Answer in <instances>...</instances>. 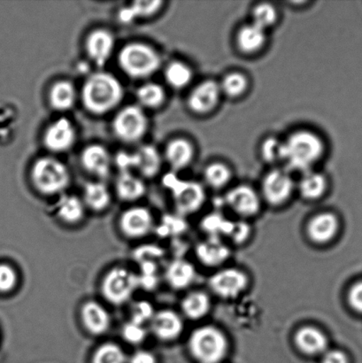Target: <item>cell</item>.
<instances>
[{"label":"cell","mask_w":362,"mask_h":363,"mask_svg":"<svg viewBox=\"0 0 362 363\" xmlns=\"http://www.w3.org/2000/svg\"><path fill=\"white\" fill-rule=\"evenodd\" d=\"M124 96L123 84L113 74H92L84 82L81 99L84 108L95 116L106 115L118 106Z\"/></svg>","instance_id":"cell-1"},{"label":"cell","mask_w":362,"mask_h":363,"mask_svg":"<svg viewBox=\"0 0 362 363\" xmlns=\"http://www.w3.org/2000/svg\"><path fill=\"white\" fill-rule=\"evenodd\" d=\"M324 144L310 131H298L283 142L282 161L290 169L307 172L321 158Z\"/></svg>","instance_id":"cell-2"},{"label":"cell","mask_w":362,"mask_h":363,"mask_svg":"<svg viewBox=\"0 0 362 363\" xmlns=\"http://www.w3.org/2000/svg\"><path fill=\"white\" fill-rule=\"evenodd\" d=\"M188 350L197 363H222L229 354V340L221 330L205 325L191 333Z\"/></svg>","instance_id":"cell-3"},{"label":"cell","mask_w":362,"mask_h":363,"mask_svg":"<svg viewBox=\"0 0 362 363\" xmlns=\"http://www.w3.org/2000/svg\"><path fill=\"white\" fill-rule=\"evenodd\" d=\"M118 63L128 77L132 79H145L157 72L162 65V59L151 45L132 42L120 50Z\"/></svg>","instance_id":"cell-4"},{"label":"cell","mask_w":362,"mask_h":363,"mask_svg":"<svg viewBox=\"0 0 362 363\" xmlns=\"http://www.w3.org/2000/svg\"><path fill=\"white\" fill-rule=\"evenodd\" d=\"M30 180L39 194L53 196L66 190L70 184L69 169L59 160L39 158L30 170Z\"/></svg>","instance_id":"cell-5"},{"label":"cell","mask_w":362,"mask_h":363,"mask_svg":"<svg viewBox=\"0 0 362 363\" xmlns=\"http://www.w3.org/2000/svg\"><path fill=\"white\" fill-rule=\"evenodd\" d=\"M140 288L137 274L123 267H115L106 274L101 283V294L106 301L115 306L126 304Z\"/></svg>","instance_id":"cell-6"},{"label":"cell","mask_w":362,"mask_h":363,"mask_svg":"<svg viewBox=\"0 0 362 363\" xmlns=\"http://www.w3.org/2000/svg\"><path fill=\"white\" fill-rule=\"evenodd\" d=\"M113 134L127 144L140 141L147 134L149 122L141 106L130 105L120 110L112 124Z\"/></svg>","instance_id":"cell-7"},{"label":"cell","mask_w":362,"mask_h":363,"mask_svg":"<svg viewBox=\"0 0 362 363\" xmlns=\"http://www.w3.org/2000/svg\"><path fill=\"white\" fill-rule=\"evenodd\" d=\"M164 184L171 190L174 204L179 215L194 213L204 204V188L196 182L181 181L169 175L165 177Z\"/></svg>","instance_id":"cell-8"},{"label":"cell","mask_w":362,"mask_h":363,"mask_svg":"<svg viewBox=\"0 0 362 363\" xmlns=\"http://www.w3.org/2000/svg\"><path fill=\"white\" fill-rule=\"evenodd\" d=\"M115 164L120 172L137 170L145 177H154L162 169V160L159 151L152 145H145L132 154L120 152L115 157Z\"/></svg>","instance_id":"cell-9"},{"label":"cell","mask_w":362,"mask_h":363,"mask_svg":"<svg viewBox=\"0 0 362 363\" xmlns=\"http://www.w3.org/2000/svg\"><path fill=\"white\" fill-rule=\"evenodd\" d=\"M248 286L249 279L247 274L235 268L219 270L209 279V287L213 293L225 300L239 297Z\"/></svg>","instance_id":"cell-10"},{"label":"cell","mask_w":362,"mask_h":363,"mask_svg":"<svg viewBox=\"0 0 362 363\" xmlns=\"http://www.w3.org/2000/svg\"><path fill=\"white\" fill-rule=\"evenodd\" d=\"M119 227L124 236L131 240H138L147 236L154 230V220L148 208L132 206L120 215Z\"/></svg>","instance_id":"cell-11"},{"label":"cell","mask_w":362,"mask_h":363,"mask_svg":"<svg viewBox=\"0 0 362 363\" xmlns=\"http://www.w3.org/2000/svg\"><path fill=\"white\" fill-rule=\"evenodd\" d=\"M76 141L77 130L72 123L64 117L49 125L43 137V143L46 149L56 154L70 150Z\"/></svg>","instance_id":"cell-12"},{"label":"cell","mask_w":362,"mask_h":363,"mask_svg":"<svg viewBox=\"0 0 362 363\" xmlns=\"http://www.w3.org/2000/svg\"><path fill=\"white\" fill-rule=\"evenodd\" d=\"M149 325L152 335L163 342H172L179 339L184 328L183 318L170 309L156 311Z\"/></svg>","instance_id":"cell-13"},{"label":"cell","mask_w":362,"mask_h":363,"mask_svg":"<svg viewBox=\"0 0 362 363\" xmlns=\"http://www.w3.org/2000/svg\"><path fill=\"white\" fill-rule=\"evenodd\" d=\"M115 45V37L105 28L92 30L85 39L87 55L99 67H104L111 58Z\"/></svg>","instance_id":"cell-14"},{"label":"cell","mask_w":362,"mask_h":363,"mask_svg":"<svg viewBox=\"0 0 362 363\" xmlns=\"http://www.w3.org/2000/svg\"><path fill=\"white\" fill-rule=\"evenodd\" d=\"M293 190V182L283 170H274L268 174L262 184L264 198L272 206H280L288 201Z\"/></svg>","instance_id":"cell-15"},{"label":"cell","mask_w":362,"mask_h":363,"mask_svg":"<svg viewBox=\"0 0 362 363\" xmlns=\"http://www.w3.org/2000/svg\"><path fill=\"white\" fill-rule=\"evenodd\" d=\"M81 321L91 335L101 336L111 327V316L104 306L95 301H88L81 306Z\"/></svg>","instance_id":"cell-16"},{"label":"cell","mask_w":362,"mask_h":363,"mask_svg":"<svg viewBox=\"0 0 362 363\" xmlns=\"http://www.w3.org/2000/svg\"><path fill=\"white\" fill-rule=\"evenodd\" d=\"M225 201L237 215L242 217L254 216L260 211V198L256 191L247 185L233 188L227 194Z\"/></svg>","instance_id":"cell-17"},{"label":"cell","mask_w":362,"mask_h":363,"mask_svg":"<svg viewBox=\"0 0 362 363\" xmlns=\"http://www.w3.org/2000/svg\"><path fill=\"white\" fill-rule=\"evenodd\" d=\"M294 343L300 353L307 357H322L328 350L329 340L322 330L307 325L297 330Z\"/></svg>","instance_id":"cell-18"},{"label":"cell","mask_w":362,"mask_h":363,"mask_svg":"<svg viewBox=\"0 0 362 363\" xmlns=\"http://www.w3.org/2000/svg\"><path fill=\"white\" fill-rule=\"evenodd\" d=\"M80 160L83 168L99 179H106L111 172V156L101 145H88L81 152Z\"/></svg>","instance_id":"cell-19"},{"label":"cell","mask_w":362,"mask_h":363,"mask_svg":"<svg viewBox=\"0 0 362 363\" xmlns=\"http://www.w3.org/2000/svg\"><path fill=\"white\" fill-rule=\"evenodd\" d=\"M339 230V220L334 213L324 212L311 218L307 226V234L312 242L324 245L331 242Z\"/></svg>","instance_id":"cell-20"},{"label":"cell","mask_w":362,"mask_h":363,"mask_svg":"<svg viewBox=\"0 0 362 363\" xmlns=\"http://www.w3.org/2000/svg\"><path fill=\"white\" fill-rule=\"evenodd\" d=\"M221 94L220 85L214 81H205L198 85L188 99V106L196 113H207L217 105Z\"/></svg>","instance_id":"cell-21"},{"label":"cell","mask_w":362,"mask_h":363,"mask_svg":"<svg viewBox=\"0 0 362 363\" xmlns=\"http://www.w3.org/2000/svg\"><path fill=\"white\" fill-rule=\"evenodd\" d=\"M196 255L202 264L217 267L229 259L230 251L220 238L210 237L197 245Z\"/></svg>","instance_id":"cell-22"},{"label":"cell","mask_w":362,"mask_h":363,"mask_svg":"<svg viewBox=\"0 0 362 363\" xmlns=\"http://www.w3.org/2000/svg\"><path fill=\"white\" fill-rule=\"evenodd\" d=\"M165 279L173 289H186L196 279V270L194 266L186 259H176L166 267Z\"/></svg>","instance_id":"cell-23"},{"label":"cell","mask_w":362,"mask_h":363,"mask_svg":"<svg viewBox=\"0 0 362 363\" xmlns=\"http://www.w3.org/2000/svg\"><path fill=\"white\" fill-rule=\"evenodd\" d=\"M77 92L73 83L60 80L52 84L49 91V103L52 109L59 112L69 111L74 108Z\"/></svg>","instance_id":"cell-24"},{"label":"cell","mask_w":362,"mask_h":363,"mask_svg":"<svg viewBox=\"0 0 362 363\" xmlns=\"http://www.w3.org/2000/svg\"><path fill=\"white\" fill-rule=\"evenodd\" d=\"M116 194L123 201L133 202L141 199L147 192V187L140 177L131 172H123L117 177Z\"/></svg>","instance_id":"cell-25"},{"label":"cell","mask_w":362,"mask_h":363,"mask_svg":"<svg viewBox=\"0 0 362 363\" xmlns=\"http://www.w3.org/2000/svg\"><path fill=\"white\" fill-rule=\"evenodd\" d=\"M161 0H140L134 1L129 6L123 7L118 13L120 23L130 24L138 19H147L155 16L162 9Z\"/></svg>","instance_id":"cell-26"},{"label":"cell","mask_w":362,"mask_h":363,"mask_svg":"<svg viewBox=\"0 0 362 363\" xmlns=\"http://www.w3.org/2000/svg\"><path fill=\"white\" fill-rule=\"evenodd\" d=\"M165 156L166 162L174 170L183 169L190 164L193 158V147L189 141L176 138L166 145Z\"/></svg>","instance_id":"cell-27"},{"label":"cell","mask_w":362,"mask_h":363,"mask_svg":"<svg viewBox=\"0 0 362 363\" xmlns=\"http://www.w3.org/2000/svg\"><path fill=\"white\" fill-rule=\"evenodd\" d=\"M84 203L74 195H64L57 203V216L67 224H77L83 220L85 216Z\"/></svg>","instance_id":"cell-28"},{"label":"cell","mask_w":362,"mask_h":363,"mask_svg":"<svg viewBox=\"0 0 362 363\" xmlns=\"http://www.w3.org/2000/svg\"><path fill=\"white\" fill-rule=\"evenodd\" d=\"M181 308L187 318L194 321L200 320L210 311V298L203 291H193L183 298Z\"/></svg>","instance_id":"cell-29"},{"label":"cell","mask_w":362,"mask_h":363,"mask_svg":"<svg viewBox=\"0 0 362 363\" xmlns=\"http://www.w3.org/2000/svg\"><path fill=\"white\" fill-rule=\"evenodd\" d=\"M108 188L101 182H90L84 186V203L94 212L105 211L111 203Z\"/></svg>","instance_id":"cell-30"},{"label":"cell","mask_w":362,"mask_h":363,"mask_svg":"<svg viewBox=\"0 0 362 363\" xmlns=\"http://www.w3.org/2000/svg\"><path fill=\"white\" fill-rule=\"evenodd\" d=\"M237 40L241 51L247 53L257 52L265 44V30L254 23L247 25L241 28Z\"/></svg>","instance_id":"cell-31"},{"label":"cell","mask_w":362,"mask_h":363,"mask_svg":"<svg viewBox=\"0 0 362 363\" xmlns=\"http://www.w3.org/2000/svg\"><path fill=\"white\" fill-rule=\"evenodd\" d=\"M137 101L142 108L156 109L164 104L166 94L161 85L147 83L142 85L137 91Z\"/></svg>","instance_id":"cell-32"},{"label":"cell","mask_w":362,"mask_h":363,"mask_svg":"<svg viewBox=\"0 0 362 363\" xmlns=\"http://www.w3.org/2000/svg\"><path fill=\"white\" fill-rule=\"evenodd\" d=\"M327 188V182L321 174L307 172L300 182V191L302 197L310 201L321 198Z\"/></svg>","instance_id":"cell-33"},{"label":"cell","mask_w":362,"mask_h":363,"mask_svg":"<svg viewBox=\"0 0 362 363\" xmlns=\"http://www.w3.org/2000/svg\"><path fill=\"white\" fill-rule=\"evenodd\" d=\"M193 78L189 67L183 62L169 63L165 69V79L170 86L175 89L186 87Z\"/></svg>","instance_id":"cell-34"},{"label":"cell","mask_w":362,"mask_h":363,"mask_svg":"<svg viewBox=\"0 0 362 363\" xmlns=\"http://www.w3.org/2000/svg\"><path fill=\"white\" fill-rule=\"evenodd\" d=\"M91 363H127V357L119 345L108 342L95 350Z\"/></svg>","instance_id":"cell-35"},{"label":"cell","mask_w":362,"mask_h":363,"mask_svg":"<svg viewBox=\"0 0 362 363\" xmlns=\"http://www.w3.org/2000/svg\"><path fill=\"white\" fill-rule=\"evenodd\" d=\"M248 86L247 77L239 73H232L225 77L220 85L221 92L229 97L237 98L246 91Z\"/></svg>","instance_id":"cell-36"},{"label":"cell","mask_w":362,"mask_h":363,"mask_svg":"<svg viewBox=\"0 0 362 363\" xmlns=\"http://www.w3.org/2000/svg\"><path fill=\"white\" fill-rule=\"evenodd\" d=\"M230 179V172L222 163H213L205 170V180L209 186L220 189L225 186Z\"/></svg>","instance_id":"cell-37"},{"label":"cell","mask_w":362,"mask_h":363,"mask_svg":"<svg viewBox=\"0 0 362 363\" xmlns=\"http://www.w3.org/2000/svg\"><path fill=\"white\" fill-rule=\"evenodd\" d=\"M140 265V273L137 275L140 287L147 291L155 289L159 284L157 262H143Z\"/></svg>","instance_id":"cell-38"},{"label":"cell","mask_w":362,"mask_h":363,"mask_svg":"<svg viewBox=\"0 0 362 363\" xmlns=\"http://www.w3.org/2000/svg\"><path fill=\"white\" fill-rule=\"evenodd\" d=\"M186 227V223L181 218L180 215H166L156 228V233L159 237L165 238L183 233Z\"/></svg>","instance_id":"cell-39"},{"label":"cell","mask_w":362,"mask_h":363,"mask_svg":"<svg viewBox=\"0 0 362 363\" xmlns=\"http://www.w3.org/2000/svg\"><path fill=\"white\" fill-rule=\"evenodd\" d=\"M155 309L150 302L140 301L136 302L130 309V321L144 325L150 323L155 315Z\"/></svg>","instance_id":"cell-40"},{"label":"cell","mask_w":362,"mask_h":363,"mask_svg":"<svg viewBox=\"0 0 362 363\" xmlns=\"http://www.w3.org/2000/svg\"><path fill=\"white\" fill-rule=\"evenodd\" d=\"M232 225V223L226 220L218 213L208 216L203 224L205 231L210 234V237L214 238H220V235H227L228 236Z\"/></svg>","instance_id":"cell-41"},{"label":"cell","mask_w":362,"mask_h":363,"mask_svg":"<svg viewBox=\"0 0 362 363\" xmlns=\"http://www.w3.org/2000/svg\"><path fill=\"white\" fill-rule=\"evenodd\" d=\"M254 23L262 28H267L274 24L278 18L275 7L269 4H261L255 7L253 13Z\"/></svg>","instance_id":"cell-42"},{"label":"cell","mask_w":362,"mask_h":363,"mask_svg":"<svg viewBox=\"0 0 362 363\" xmlns=\"http://www.w3.org/2000/svg\"><path fill=\"white\" fill-rule=\"evenodd\" d=\"M148 332L144 325L129 321L123 326L122 337L126 342L137 346L147 340Z\"/></svg>","instance_id":"cell-43"},{"label":"cell","mask_w":362,"mask_h":363,"mask_svg":"<svg viewBox=\"0 0 362 363\" xmlns=\"http://www.w3.org/2000/svg\"><path fill=\"white\" fill-rule=\"evenodd\" d=\"M18 275L12 266L1 263L0 264V293L6 294L16 287Z\"/></svg>","instance_id":"cell-44"},{"label":"cell","mask_w":362,"mask_h":363,"mask_svg":"<svg viewBox=\"0 0 362 363\" xmlns=\"http://www.w3.org/2000/svg\"><path fill=\"white\" fill-rule=\"evenodd\" d=\"M283 143L275 138H268L262 145V156L268 162L282 161Z\"/></svg>","instance_id":"cell-45"},{"label":"cell","mask_w":362,"mask_h":363,"mask_svg":"<svg viewBox=\"0 0 362 363\" xmlns=\"http://www.w3.org/2000/svg\"><path fill=\"white\" fill-rule=\"evenodd\" d=\"M163 251L161 247H156V245H144V247H138L136 251L134 252V259L138 263L143 262H156L159 257H162Z\"/></svg>","instance_id":"cell-46"},{"label":"cell","mask_w":362,"mask_h":363,"mask_svg":"<svg viewBox=\"0 0 362 363\" xmlns=\"http://www.w3.org/2000/svg\"><path fill=\"white\" fill-rule=\"evenodd\" d=\"M228 236L235 243H243L250 236V226L246 223H232Z\"/></svg>","instance_id":"cell-47"},{"label":"cell","mask_w":362,"mask_h":363,"mask_svg":"<svg viewBox=\"0 0 362 363\" xmlns=\"http://www.w3.org/2000/svg\"><path fill=\"white\" fill-rule=\"evenodd\" d=\"M350 307L362 314V281L353 284L349 293Z\"/></svg>","instance_id":"cell-48"},{"label":"cell","mask_w":362,"mask_h":363,"mask_svg":"<svg viewBox=\"0 0 362 363\" xmlns=\"http://www.w3.org/2000/svg\"><path fill=\"white\" fill-rule=\"evenodd\" d=\"M321 363H350L349 357L340 350H327L322 355Z\"/></svg>","instance_id":"cell-49"},{"label":"cell","mask_w":362,"mask_h":363,"mask_svg":"<svg viewBox=\"0 0 362 363\" xmlns=\"http://www.w3.org/2000/svg\"><path fill=\"white\" fill-rule=\"evenodd\" d=\"M129 363H157V358L151 352L140 350L133 354Z\"/></svg>","instance_id":"cell-50"}]
</instances>
